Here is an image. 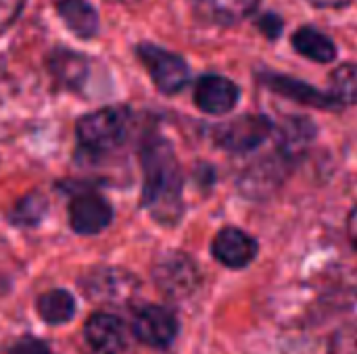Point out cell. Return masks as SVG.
<instances>
[{
	"mask_svg": "<svg viewBox=\"0 0 357 354\" xmlns=\"http://www.w3.org/2000/svg\"><path fill=\"white\" fill-rule=\"evenodd\" d=\"M328 94L337 106L357 104V65L345 63L333 71Z\"/></svg>",
	"mask_w": 357,
	"mask_h": 354,
	"instance_id": "20",
	"label": "cell"
},
{
	"mask_svg": "<svg viewBox=\"0 0 357 354\" xmlns=\"http://www.w3.org/2000/svg\"><path fill=\"white\" fill-rule=\"evenodd\" d=\"M8 354H54L52 348L36 336H21L8 348Z\"/></svg>",
	"mask_w": 357,
	"mask_h": 354,
	"instance_id": "22",
	"label": "cell"
},
{
	"mask_svg": "<svg viewBox=\"0 0 357 354\" xmlns=\"http://www.w3.org/2000/svg\"><path fill=\"white\" fill-rule=\"evenodd\" d=\"M259 252V244L253 236L238 227H224L215 234L211 242L213 259L228 269L249 267Z\"/></svg>",
	"mask_w": 357,
	"mask_h": 354,
	"instance_id": "9",
	"label": "cell"
},
{
	"mask_svg": "<svg viewBox=\"0 0 357 354\" xmlns=\"http://www.w3.org/2000/svg\"><path fill=\"white\" fill-rule=\"evenodd\" d=\"M259 27H261L270 38H276V35L280 33V29H282V21H280L278 17H274V15H266V17L261 19V23H259Z\"/></svg>",
	"mask_w": 357,
	"mask_h": 354,
	"instance_id": "24",
	"label": "cell"
},
{
	"mask_svg": "<svg viewBox=\"0 0 357 354\" xmlns=\"http://www.w3.org/2000/svg\"><path fill=\"white\" fill-rule=\"evenodd\" d=\"M54 6L63 23L77 38L90 40L98 33V13L88 0H54Z\"/></svg>",
	"mask_w": 357,
	"mask_h": 354,
	"instance_id": "14",
	"label": "cell"
},
{
	"mask_svg": "<svg viewBox=\"0 0 357 354\" xmlns=\"http://www.w3.org/2000/svg\"><path fill=\"white\" fill-rule=\"evenodd\" d=\"M46 69L59 86L75 92H79L90 77V61L82 52L69 48L50 50L46 56Z\"/></svg>",
	"mask_w": 357,
	"mask_h": 354,
	"instance_id": "12",
	"label": "cell"
},
{
	"mask_svg": "<svg viewBox=\"0 0 357 354\" xmlns=\"http://www.w3.org/2000/svg\"><path fill=\"white\" fill-rule=\"evenodd\" d=\"M274 136H276L278 156L284 159L287 163L289 161L293 163L295 159L305 154V150L310 148L316 136V127L312 121L303 117H293V119H287L280 127H274Z\"/></svg>",
	"mask_w": 357,
	"mask_h": 354,
	"instance_id": "13",
	"label": "cell"
},
{
	"mask_svg": "<svg viewBox=\"0 0 357 354\" xmlns=\"http://www.w3.org/2000/svg\"><path fill=\"white\" fill-rule=\"evenodd\" d=\"M48 213V200L40 192L19 198L8 211V221L17 227H36Z\"/></svg>",
	"mask_w": 357,
	"mask_h": 354,
	"instance_id": "18",
	"label": "cell"
},
{
	"mask_svg": "<svg viewBox=\"0 0 357 354\" xmlns=\"http://www.w3.org/2000/svg\"><path fill=\"white\" fill-rule=\"evenodd\" d=\"M199 2L213 21L230 25L249 17L259 0H199Z\"/></svg>",
	"mask_w": 357,
	"mask_h": 354,
	"instance_id": "19",
	"label": "cell"
},
{
	"mask_svg": "<svg viewBox=\"0 0 357 354\" xmlns=\"http://www.w3.org/2000/svg\"><path fill=\"white\" fill-rule=\"evenodd\" d=\"M180 332L178 317L161 305H144L132 315V334L149 348H169Z\"/></svg>",
	"mask_w": 357,
	"mask_h": 354,
	"instance_id": "7",
	"label": "cell"
},
{
	"mask_svg": "<svg viewBox=\"0 0 357 354\" xmlns=\"http://www.w3.org/2000/svg\"><path fill=\"white\" fill-rule=\"evenodd\" d=\"M274 134V123L264 115H243L213 127V142L228 152H253Z\"/></svg>",
	"mask_w": 357,
	"mask_h": 354,
	"instance_id": "4",
	"label": "cell"
},
{
	"mask_svg": "<svg viewBox=\"0 0 357 354\" xmlns=\"http://www.w3.org/2000/svg\"><path fill=\"white\" fill-rule=\"evenodd\" d=\"M241 98L238 86L224 75H203L195 86V104L207 115L230 113Z\"/></svg>",
	"mask_w": 357,
	"mask_h": 354,
	"instance_id": "11",
	"label": "cell"
},
{
	"mask_svg": "<svg viewBox=\"0 0 357 354\" xmlns=\"http://www.w3.org/2000/svg\"><path fill=\"white\" fill-rule=\"evenodd\" d=\"M23 6H25V0H0V35L13 27Z\"/></svg>",
	"mask_w": 357,
	"mask_h": 354,
	"instance_id": "23",
	"label": "cell"
},
{
	"mask_svg": "<svg viewBox=\"0 0 357 354\" xmlns=\"http://www.w3.org/2000/svg\"><path fill=\"white\" fill-rule=\"evenodd\" d=\"M140 163L144 211L159 225H178L184 215V175L172 144L161 136L146 138Z\"/></svg>",
	"mask_w": 357,
	"mask_h": 354,
	"instance_id": "1",
	"label": "cell"
},
{
	"mask_svg": "<svg viewBox=\"0 0 357 354\" xmlns=\"http://www.w3.org/2000/svg\"><path fill=\"white\" fill-rule=\"evenodd\" d=\"M153 280L165 296L180 300L197 292L201 286V271L188 255L172 250L157 259Z\"/></svg>",
	"mask_w": 357,
	"mask_h": 354,
	"instance_id": "5",
	"label": "cell"
},
{
	"mask_svg": "<svg viewBox=\"0 0 357 354\" xmlns=\"http://www.w3.org/2000/svg\"><path fill=\"white\" fill-rule=\"evenodd\" d=\"M293 46L299 54L307 56L314 63H333L337 58L335 42L316 27H299L293 33Z\"/></svg>",
	"mask_w": 357,
	"mask_h": 354,
	"instance_id": "17",
	"label": "cell"
},
{
	"mask_svg": "<svg viewBox=\"0 0 357 354\" xmlns=\"http://www.w3.org/2000/svg\"><path fill=\"white\" fill-rule=\"evenodd\" d=\"M113 221V207L92 190L77 192L69 202V225L79 236H96Z\"/></svg>",
	"mask_w": 357,
	"mask_h": 354,
	"instance_id": "8",
	"label": "cell"
},
{
	"mask_svg": "<svg viewBox=\"0 0 357 354\" xmlns=\"http://www.w3.org/2000/svg\"><path fill=\"white\" fill-rule=\"evenodd\" d=\"M130 111L123 106H105L79 117L75 136L90 154H105L119 148L130 131Z\"/></svg>",
	"mask_w": 357,
	"mask_h": 354,
	"instance_id": "2",
	"label": "cell"
},
{
	"mask_svg": "<svg viewBox=\"0 0 357 354\" xmlns=\"http://www.w3.org/2000/svg\"><path fill=\"white\" fill-rule=\"evenodd\" d=\"M310 2L318 8H341V6L351 4L354 0H310Z\"/></svg>",
	"mask_w": 357,
	"mask_h": 354,
	"instance_id": "26",
	"label": "cell"
},
{
	"mask_svg": "<svg viewBox=\"0 0 357 354\" xmlns=\"http://www.w3.org/2000/svg\"><path fill=\"white\" fill-rule=\"evenodd\" d=\"M36 311L46 325L56 328V325L69 323L75 317L77 303H75V296L71 292H67L63 288H54V290H48V292L38 296Z\"/></svg>",
	"mask_w": 357,
	"mask_h": 354,
	"instance_id": "16",
	"label": "cell"
},
{
	"mask_svg": "<svg viewBox=\"0 0 357 354\" xmlns=\"http://www.w3.org/2000/svg\"><path fill=\"white\" fill-rule=\"evenodd\" d=\"M84 338L94 354H123L128 348L126 325L113 313L90 315L84 323Z\"/></svg>",
	"mask_w": 357,
	"mask_h": 354,
	"instance_id": "10",
	"label": "cell"
},
{
	"mask_svg": "<svg viewBox=\"0 0 357 354\" xmlns=\"http://www.w3.org/2000/svg\"><path fill=\"white\" fill-rule=\"evenodd\" d=\"M136 56L144 65L146 73L151 75L159 92L172 96L186 88L190 79V67L180 54L169 52L155 44H138Z\"/></svg>",
	"mask_w": 357,
	"mask_h": 354,
	"instance_id": "3",
	"label": "cell"
},
{
	"mask_svg": "<svg viewBox=\"0 0 357 354\" xmlns=\"http://www.w3.org/2000/svg\"><path fill=\"white\" fill-rule=\"evenodd\" d=\"M136 275L119 269V267H94L82 280L79 288L86 298L102 305H121L128 303L138 290Z\"/></svg>",
	"mask_w": 357,
	"mask_h": 354,
	"instance_id": "6",
	"label": "cell"
},
{
	"mask_svg": "<svg viewBox=\"0 0 357 354\" xmlns=\"http://www.w3.org/2000/svg\"><path fill=\"white\" fill-rule=\"evenodd\" d=\"M347 234H349V242L356 248L357 252V207L351 211L349 219H347Z\"/></svg>",
	"mask_w": 357,
	"mask_h": 354,
	"instance_id": "25",
	"label": "cell"
},
{
	"mask_svg": "<svg viewBox=\"0 0 357 354\" xmlns=\"http://www.w3.org/2000/svg\"><path fill=\"white\" fill-rule=\"evenodd\" d=\"M109 2H117V4H132V2H138V0H109Z\"/></svg>",
	"mask_w": 357,
	"mask_h": 354,
	"instance_id": "27",
	"label": "cell"
},
{
	"mask_svg": "<svg viewBox=\"0 0 357 354\" xmlns=\"http://www.w3.org/2000/svg\"><path fill=\"white\" fill-rule=\"evenodd\" d=\"M331 354H357V321L347 323L333 336Z\"/></svg>",
	"mask_w": 357,
	"mask_h": 354,
	"instance_id": "21",
	"label": "cell"
},
{
	"mask_svg": "<svg viewBox=\"0 0 357 354\" xmlns=\"http://www.w3.org/2000/svg\"><path fill=\"white\" fill-rule=\"evenodd\" d=\"M268 88L287 96V98H293V100H299L303 104H312V106H318V108H337L335 100L331 98V94L326 92H320L316 90L314 86L305 83V81H299V79H293V77H287V75H266L264 77Z\"/></svg>",
	"mask_w": 357,
	"mask_h": 354,
	"instance_id": "15",
	"label": "cell"
}]
</instances>
